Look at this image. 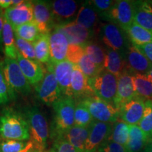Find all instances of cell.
<instances>
[{
  "mask_svg": "<svg viewBox=\"0 0 152 152\" xmlns=\"http://www.w3.org/2000/svg\"><path fill=\"white\" fill-rule=\"evenodd\" d=\"M0 137L4 140L29 141V125L24 114L7 107L0 113Z\"/></svg>",
  "mask_w": 152,
  "mask_h": 152,
  "instance_id": "6da1fadb",
  "label": "cell"
},
{
  "mask_svg": "<svg viewBox=\"0 0 152 152\" xmlns=\"http://www.w3.org/2000/svg\"><path fill=\"white\" fill-rule=\"evenodd\" d=\"M54 115L51 124L49 135L53 141L64 137L66 133L75 125V100L73 97L63 96L53 104Z\"/></svg>",
  "mask_w": 152,
  "mask_h": 152,
  "instance_id": "7a4b0ae2",
  "label": "cell"
},
{
  "mask_svg": "<svg viewBox=\"0 0 152 152\" xmlns=\"http://www.w3.org/2000/svg\"><path fill=\"white\" fill-rule=\"evenodd\" d=\"M25 116L29 125L30 141L36 152H43L47 150V140L49 130L47 121L40 110L33 106L25 111Z\"/></svg>",
  "mask_w": 152,
  "mask_h": 152,
  "instance_id": "3957f363",
  "label": "cell"
},
{
  "mask_svg": "<svg viewBox=\"0 0 152 152\" xmlns=\"http://www.w3.org/2000/svg\"><path fill=\"white\" fill-rule=\"evenodd\" d=\"M35 93L38 100L47 106H53L64 95L60 90L53 70L52 64H47V70L43 79L35 86Z\"/></svg>",
  "mask_w": 152,
  "mask_h": 152,
  "instance_id": "277c9868",
  "label": "cell"
},
{
  "mask_svg": "<svg viewBox=\"0 0 152 152\" xmlns=\"http://www.w3.org/2000/svg\"><path fill=\"white\" fill-rule=\"evenodd\" d=\"M99 37L106 49L117 51L124 56L131 44L129 42V37L126 32L111 23H106L101 26Z\"/></svg>",
  "mask_w": 152,
  "mask_h": 152,
  "instance_id": "5b68a950",
  "label": "cell"
},
{
  "mask_svg": "<svg viewBox=\"0 0 152 152\" xmlns=\"http://www.w3.org/2000/svg\"><path fill=\"white\" fill-rule=\"evenodd\" d=\"M89 83L96 96L113 104L117 93L118 77L116 76L104 69L94 77L89 80Z\"/></svg>",
  "mask_w": 152,
  "mask_h": 152,
  "instance_id": "8992f818",
  "label": "cell"
},
{
  "mask_svg": "<svg viewBox=\"0 0 152 152\" xmlns=\"http://www.w3.org/2000/svg\"><path fill=\"white\" fill-rule=\"evenodd\" d=\"M77 101H81L85 104L95 121L114 123L119 119L118 109L96 95Z\"/></svg>",
  "mask_w": 152,
  "mask_h": 152,
  "instance_id": "52a82bcc",
  "label": "cell"
},
{
  "mask_svg": "<svg viewBox=\"0 0 152 152\" xmlns=\"http://www.w3.org/2000/svg\"><path fill=\"white\" fill-rule=\"evenodd\" d=\"M101 16L106 21L116 25L125 31L134 23L133 1H115L111 9Z\"/></svg>",
  "mask_w": 152,
  "mask_h": 152,
  "instance_id": "ba28073f",
  "label": "cell"
},
{
  "mask_svg": "<svg viewBox=\"0 0 152 152\" xmlns=\"http://www.w3.org/2000/svg\"><path fill=\"white\" fill-rule=\"evenodd\" d=\"M6 80L16 92L28 95L31 92V85L25 77L16 59L6 58L2 64Z\"/></svg>",
  "mask_w": 152,
  "mask_h": 152,
  "instance_id": "9c48e42d",
  "label": "cell"
},
{
  "mask_svg": "<svg viewBox=\"0 0 152 152\" xmlns=\"http://www.w3.org/2000/svg\"><path fill=\"white\" fill-rule=\"evenodd\" d=\"M54 27L57 25L73 21L79 11V4L73 0H55L49 1Z\"/></svg>",
  "mask_w": 152,
  "mask_h": 152,
  "instance_id": "30bf717a",
  "label": "cell"
},
{
  "mask_svg": "<svg viewBox=\"0 0 152 152\" xmlns=\"http://www.w3.org/2000/svg\"><path fill=\"white\" fill-rule=\"evenodd\" d=\"M54 29L62 33L67 38L70 45L83 46L91 41L94 33L77 23L75 20L66 23L57 25Z\"/></svg>",
  "mask_w": 152,
  "mask_h": 152,
  "instance_id": "8fae6325",
  "label": "cell"
},
{
  "mask_svg": "<svg viewBox=\"0 0 152 152\" xmlns=\"http://www.w3.org/2000/svg\"><path fill=\"white\" fill-rule=\"evenodd\" d=\"M4 17L11 24L14 30L23 24L33 21L34 19L33 1H23L20 4L9 7L5 10Z\"/></svg>",
  "mask_w": 152,
  "mask_h": 152,
  "instance_id": "7c38bea8",
  "label": "cell"
},
{
  "mask_svg": "<svg viewBox=\"0 0 152 152\" xmlns=\"http://www.w3.org/2000/svg\"><path fill=\"white\" fill-rule=\"evenodd\" d=\"M113 124L94 120L90 125V132L85 144V152H96L101 144L109 139Z\"/></svg>",
  "mask_w": 152,
  "mask_h": 152,
  "instance_id": "4fadbf2b",
  "label": "cell"
},
{
  "mask_svg": "<svg viewBox=\"0 0 152 152\" xmlns=\"http://www.w3.org/2000/svg\"><path fill=\"white\" fill-rule=\"evenodd\" d=\"M132 80V73L126 70L118 77L117 93L114 100V106L119 109L123 104L137 97Z\"/></svg>",
  "mask_w": 152,
  "mask_h": 152,
  "instance_id": "5bb4252c",
  "label": "cell"
},
{
  "mask_svg": "<svg viewBox=\"0 0 152 152\" xmlns=\"http://www.w3.org/2000/svg\"><path fill=\"white\" fill-rule=\"evenodd\" d=\"M145 101L137 96L123 104L118 109L119 119L130 125H138L143 116Z\"/></svg>",
  "mask_w": 152,
  "mask_h": 152,
  "instance_id": "9a60e30c",
  "label": "cell"
},
{
  "mask_svg": "<svg viewBox=\"0 0 152 152\" xmlns=\"http://www.w3.org/2000/svg\"><path fill=\"white\" fill-rule=\"evenodd\" d=\"M125 58L128 70L132 74H147L152 68V63L132 43L125 52Z\"/></svg>",
  "mask_w": 152,
  "mask_h": 152,
  "instance_id": "2e32d148",
  "label": "cell"
},
{
  "mask_svg": "<svg viewBox=\"0 0 152 152\" xmlns=\"http://www.w3.org/2000/svg\"><path fill=\"white\" fill-rule=\"evenodd\" d=\"M34 19L40 33H50L54 28L49 1H33Z\"/></svg>",
  "mask_w": 152,
  "mask_h": 152,
  "instance_id": "e0dca14e",
  "label": "cell"
},
{
  "mask_svg": "<svg viewBox=\"0 0 152 152\" xmlns=\"http://www.w3.org/2000/svg\"><path fill=\"white\" fill-rule=\"evenodd\" d=\"M50 43V62L55 64L62 62L67 58L68 42L67 38L60 31L54 29L49 33Z\"/></svg>",
  "mask_w": 152,
  "mask_h": 152,
  "instance_id": "ac0fdd59",
  "label": "cell"
},
{
  "mask_svg": "<svg viewBox=\"0 0 152 152\" xmlns=\"http://www.w3.org/2000/svg\"><path fill=\"white\" fill-rule=\"evenodd\" d=\"M52 66L62 94L73 98L71 90V78L74 64L66 59L58 64H52Z\"/></svg>",
  "mask_w": 152,
  "mask_h": 152,
  "instance_id": "d6986e66",
  "label": "cell"
},
{
  "mask_svg": "<svg viewBox=\"0 0 152 152\" xmlns=\"http://www.w3.org/2000/svg\"><path fill=\"white\" fill-rule=\"evenodd\" d=\"M16 60L23 73L30 85L35 86L43 79L46 71L38 61L28 59L19 53Z\"/></svg>",
  "mask_w": 152,
  "mask_h": 152,
  "instance_id": "ffe728a7",
  "label": "cell"
},
{
  "mask_svg": "<svg viewBox=\"0 0 152 152\" xmlns=\"http://www.w3.org/2000/svg\"><path fill=\"white\" fill-rule=\"evenodd\" d=\"M71 90L75 101L95 95L89 83V80L77 66L74 65L71 78Z\"/></svg>",
  "mask_w": 152,
  "mask_h": 152,
  "instance_id": "44dd1931",
  "label": "cell"
},
{
  "mask_svg": "<svg viewBox=\"0 0 152 152\" xmlns=\"http://www.w3.org/2000/svg\"><path fill=\"white\" fill-rule=\"evenodd\" d=\"M134 22L152 33V5L149 1H133Z\"/></svg>",
  "mask_w": 152,
  "mask_h": 152,
  "instance_id": "7402d4cb",
  "label": "cell"
},
{
  "mask_svg": "<svg viewBox=\"0 0 152 152\" xmlns=\"http://www.w3.org/2000/svg\"><path fill=\"white\" fill-rule=\"evenodd\" d=\"M104 69L118 77L123 72L128 70L124 55L113 49H106V58Z\"/></svg>",
  "mask_w": 152,
  "mask_h": 152,
  "instance_id": "603a6c76",
  "label": "cell"
},
{
  "mask_svg": "<svg viewBox=\"0 0 152 152\" xmlns=\"http://www.w3.org/2000/svg\"><path fill=\"white\" fill-rule=\"evenodd\" d=\"M75 20L94 33L98 24V14L89 1H86L80 7Z\"/></svg>",
  "mask_w": 152,
  "mask_h": 152,
  "instance_id": "cb8c5ba5",
  "label": "cell"
},
{
  "mask_svg": "<svg viewBox=\"0 0 152 152\" xmlns=\"http://www.w3.org/2000/svg\"><path fill=\"white\" fill-rule=\"evenodd\" d=\"M90 126L80 127L74 125L66 133L64 137L79 152H85V144L88 138Z\"/></svg>",
  "mask_w": 152,
  "mask_h": 152,
  "instance_id": "d4e9b609",
  "label": "cell"
},
{
  "mask_svg": "<svg viewBox=\"0 0 152 152\" xmlns=\"http://www.w3.org/2000/svg\"><path fill=\"white\" fill-rule=\"evenodd\" d=\"M149 142V138L138 125H130V134L125 148L127 152H141Z\"/></svg>",
  "mask_w": 152,
  "mask_h": 152,
  "instance_id": "484cf974",
  "label": "cell"
},
{
  "mask_svg": "<svg viewBox=\"0 0 152 152\" xmlns=\"http://www.w3.org/2000/svg\"><path fill=\"white\" fill-rule=\"evenodd\" d=\"M2 41L4 52L7 58L11 59H17L18 51L16 45L15 33L12 26L5 20L4 23Z\"/></svg>",
  "mask_w": 152,
  "mask_h": 152,
  "instance_id": "4316f807",
  "label": "cell"
},
{
  "mask_svg": "<svg viewBox=\"0 0 152 152\" xmlns=\"http://www.w3.org/2000/svg\"><path fill=\"white\" fill-rule=\"evenodd\" d=\"M33 45L37 61L41 64H48L50 61L49 33H41Z\"/></svg>",
  "mask_w": 152,
  "mask_h": 152,
  "instance_id": "83f0119b",
  "label": "cell"
},
{
  "mask_svg": "<svg viewBox=\"0 0 152 152\" xmlns=\"http://www.w3.org/2000/svg\"><path fill=\"white\" fill-rule=\"evenodd\" d=\"M85 54L90 58L101 71L104 69V62L106 58V49H104L99 44L90 41L83 45Z\"/></svg>",
  "mask_w": 152,
  "mask_h": 152,
  "instance_id": "f1b7e54d",
  "label": "cell"
},
{
  "mask_svg": "<svg viewBox=\"0 0 152 152\" xmlns=\"http://www.w3.org/2000/svg\"><path fill=\"white\" fill-rule=\"evenodd\" d=\"M132 80L137 94L144 100H152V83L146 74H132Z\"/></svg>",
  "mask_w": 152,
  "mask_h": 152,
  "instance_id": "f546056e",
  "label": "cell"
},
{
  "mask_svg": "<svg viewBox=\"0 0 152 152\" xmlns=\"http://www.w3.org/2000/svg\"><path fill=\"white\" fill-rule=\"evenodd\" d=\"M129 39L133 45H141L152 42V33L133 23L125 30Z\"/></svg>",
  "mask_w": 152,
  "mask_h": 152,
  "instance_id": "4dcf8cb0",
  "label": "cell"
},
{
  "mask_svg": "<svg viewBox=\"0 0 152 152\" xmlns=\"http://www.w3.org/2000/svg\"><path fill=\"white\" fill-rule=\"evenodd\" d=\"M130 134V125L121 120H118L113 124L111 134L108 140L126 146Z\"/></svg>",
  "mask_w": 152,
  "mask_h": 152,
  "instance_id": "1f68e13d",
  "label": "cell"
},
{
  "mask_svg": "<svg viewBox=\"0 0 152 152\" xmlns=\"http://www.w3.org/2000/svg\"><path fill=\"white\" fill-rule=\"evenodd\" d=\"M33 149V144L30 141L4 139L0 140V152H26Z\"/></svg>",
  "mask_w": 152,
  "mask_h": 152,
  "instance_id": "d6a6232c",
  "label": "cell"
},
{
  "mask_svg": "<svg viewBox=\"0 0 152 152\" xmlns=\"http://www.w3.org/2000/svg\"><path fill=\"white\" fill-rule=\"evenodd\" d=\"M14 33L22 39L33 43L41 34L34 20L17 27L14 30Z\"/></svg>",
  "mask_w": 152,
  "mask_h": 152,
  "instance_id": "836d02e7",
  "label": "cell"
},
{
  "mask_svg": "<svg viewBox=\"0 0 152 152\" xmlns=\"http://www.w3.org/2000/svg\"><path fill=\"white\" fill-rule=\"evenodd\" d=\"M74 120L75 125L80 127H89L94 121L88 109L81 101H75Z\"/></svg>",
  "mask_w": 152,
  "mask_h": 152,
  "instance_id": "e575fe53",
  "label": "cell"
},
{
  "mask_svg": "<svg viewBox=\"0 0 152 152\" xmlns=\"http://www.w3.org/2000/svg\"><path fill=\"white\" fill-rule=\"evenodd\" d=\"M16 92L9 86L6 80L2 65L0 63V106L5 105L14 100Z\"/></svg>",
  "mask_w": 152,
  "mask_h": 152,
  "instance_id": "d590c367",
  "label": "cell"
},
{
  "mask_svg": "<svg viewBox=\"0 0 152 152\" xmlns=\"http://www.w3.org/2000/svg\"><path fill=\"white\" fill-rule=\"evenodd\" d=\"M75 65L77 66L81 70L85 75L90 80L94 77L97 74L102 71L90 59L87 55L85 54V51L81 56L79 57Z\"/></svg>",
  "mask_w": 152,
  "mask_h": 152,
  "instance_id": "8d00e7d4",
  "label": "cell"
},
{
  "mask_svg": "<svg viewBox=\"0 0 152 152\" xmlns=\"http://www.w3.org/2000/svg\"><path fill=\"white\" fill-rule=\"evenodd\" d=\"M138 126L145 133L149 140L152 134V100L145 101L143 116L138 123Z\"/></svg>",
  "mask_w": 152,
  "mask_h": 152,
  "instance_id": "74e56055",
  "label": "cell"
},
{
  "mask_svg": "<svg viewBox=\"0 0 152 152\" xmlns=\"http://www.w3.org/2000/svg\"><path fill=\"white\" fill-rule=\"evenodd\" d=\"M15 39H16V45L19 54L28 59L37 60L33 42L25 40L18 37L16 33H15Z\"/></svg>",
  "mask_w": 152,
  "mask_h": 152,
  "instance_id": "f35d334b",
  "label": "cell"
},
{
  "mask_svg": "<svg viewBox=\"0 0 152 152\" xmlns=\"http://www.w3.org/2000/svg\"><path fill=\"white\" fill-rule=\"evenodd\" d=\"M89 3L93 7V9L97 12L100 16L105 14L107 13L112 6L114 4L115 1H111V0H93V1H89Z\"/></svg>",
  "mask_w": 152,
  "mask_h": 152,
  "instance_id": "ab89813d",
  "label": "cell"
},
{
  "mask_svg": "<svg viewBox=\"0 0 152 152\" xmlns=\"http://www.w3.org/2000/svg\"><path fill=\"white\" fill-rule=\"evenodd\" d=\"M52 149L54 152H79L64 137L54 141Z\"/></svg>",
  "mask_w": 152,
  "mask_h": 152,
  "instance_id": "60d3db41",
  "label": "cell"
},
{
  "mask_svg": "<svg viewBox=\"0 0 152 152\" xmlns=\"http://www.w3.org/2000/svg\"><path fill=\"white\" fill-rule=\"evenodd\" d=\"M96 152H127L125 146L106 140L99 146Z\"/></svg>",
  "mask_w": 152,
  "mask_h": 152,
  "instance_id": "b9f144b4",
  "label": "cell"
},
{
  "mask_svg": "<svg viewBox=\"0 0 152 152\" xmlns=\"http://www.w3.org/2000/svg\"><path fill=\"white\" fill-rule=\"evenodd\" d=\"M134 46L152 63V42Z\"/></svg>",
  "mask_w": 152,
  "mask_h": 152,
  "instance_id": "7bdbcfd3",
  "label": "cell"
},
{
  "mask_svg": "<svg viewBox=\"0 0 152 152\" xmlns=\"http://www.w3.org/2000/svg\"><path fill=\"white\" fill-rule=\"evenodd\" d=\"M4 23V17L3 14H0V52H3V41H2V33Z\"/></svg>",
  "mask_w": 152,
  "mask_h": 152,
  "instance_id": "ee69618b",
  "label": "cell"
},
{
  "mask_svg": "<svg viewBox=\"0 0 152 152\" xmlns=\"http://www.w3.org/2000/svg\"><path fill=\"white\" fill-rule=\"evenodd\" d=\"M11 7V0H0V8L1 9H9Z\"/></svg>",
  "mask_w": 152,
  "mask_h": 152,
  "instance_id": "f6af8a7d",
  "label": "cell"
},
{
  "mask_svg": "<svg viewBox=\"0 0 152 152\" xmlns=\"http://www.w3.org/2000/svg\"><path fill=\"white\" fill-rule=\"evenodd\" d=\"M23 2V1H22V0H11V7L20 4Z\"/></svg>",
  "mask_w": 152,
  "mask_h": 152,
  "instance_id": "bcb514c9",
  "label": "cell"
},
{
  "mask_svg": "<svg viewBox=\"0 0 152 152\" xmlns=\"http://www.w3.org/2000/svg\"><path fill=\"white\" fill-rule=\"evenodd\" d=\"M147 146L148 147V148H149V152H152V139H150L149 140Z\"/></svg>",
  "mask_w": 152,
  "mask_h": 152,
  "instance_id": "7dc6e473",
  "label": "cell"
},
{
  "mask_svg": "<svg viewBox=\"0 0 152 152\" xmlns=\"http://www.w3.org/2000/svg\"><path fill=\"white\" fill-rule=\"evenodd\" d=\"M146 75H147L148 78L149 79V80L152 83V68H151V70L149 71V73H148L147 74H146Z\"/></svg>",
  "mask_w": 152,
  "mask_h": 152,
  "instance_id": "c3c4849f",
  "label": "cell"
},
{
  "mask_svg": "<svg viewBox=\"0 0 152 152\" xmlns=\"http://www.w3.org/2000/svg\"><path fill=\"white\" fill-rule=\"evenodd\" d=\"M141 152H149V148H148L147 146H146V147L144 148V149L142 150V151Z\"/></svg>",
  "mask_w": 152,
  "mask_h": 152,
  "instance_id": "681fc988",
  "label": "cell"
},
{
  "mask_svg": "<svg viewBox=\"0 0 152 152\" xmlns=\"http://www.w3.org/2000/svg\"><path fill=\"white\" fill-rule=\"evenodd\" d=\"M43 152H54V151H53V149H52V148H51L50 149H49V150H45V151H43Z\"/></svg>",
  "mask_w": 152,
  "mask_h": 152,
  "instance_id": "f907efd6",
  "label": "cell"
},
{
  "mask_svg": "<svg viewBox=\"0 0 152 152\" xmlns=\"http://www.w3.org/2000/svg\"><path fill=\"white\" fill-rule=\"evenodd\" d=\"M26 152H36V151L33 149H30V150H29V151H26Z\"/></svg>",
  "mask_w": 152,
  "mask_h": 152,
  "instance_id": "816d5d0a",
  "label": "cell"
},
{
  "mask_svg": "<svg viewBox=\"0 0 152 152\" xmlns=\"http://www.w3.org/2000/svg\"><path fill=\"white\" fill-rule=\"evenodd\" d=\"M0 14H3V11H2V9L0 8Z\"/></svg>",
  "mask_w": 152,
  "mask_h": 152,
  "instance_id": "f5cc1de1",
  "label": "cell"
},
{
  "mask_svg": "<svg viewBox=\"0 0 152 152\" xmlns=\"http://www.w3.org/2000/svg\"><path fill=\"white\" fill-rule=\"evenodd\" d=\"M150 139H152V134H151V137H150V138H149V140H150Z\"/></svg>",
  "mask_w": 152,
  "mask_h": 152,
  "instance_id": "db71d44e",
  "label": "cell"
},
{
  "mask_svg": "<svg viewBox=\"0 0 152 152\" xmlns=\"http://www.w3.org/2000/svg\"><path fill=\"white\" fill-rule=\"evenodd\" d=\"M149 2H150V4H151L152 5V1H149Z\"/></svg>",
  "mask_w": 152,
  "mask_h": 152,
  "instance_id": "11a10c76",
  "label": "cell"
}]
</instances>
